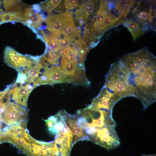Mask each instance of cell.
I'll list each match as a JSON object with an SVG mask.
<instances>
[{
    "label": "cell",
    "mask_w": 156,
    "mask_h": 156,
    "mask_svg": "<svg viewBox=\"0 0 156 156\" xmlns=\"http://www.w3.org/2000/svg\"><path fill=\"white\" fill-rule=\"evenodd\" d=\"M130 96L140 100L144 109L156 101V57L146 47L119 60Z\"/></svg>",
    "instance_id": "6da1fadb"
},
{
    "label": "cell",
    "mask_w": 156,
    "mask_h": 156,
    "mask_svg": "<svg viewBox=\"0 0 156 156\" xmlns=\"http://www.w3.org/2000/svg\"><path fill=\"white\" fill-rule=\"evenodd\" d=\"M112 112V109L88 107L79 110V115L85 119L87 127H92L95 130L92 141L94 143L98 144L104 140H112L117 136Z\"/></svg>",
    "instance_id": "7a4b0ae2"
},
{
    "label": "cell",
    "mask_w": 156,
    "mask_h": 156,
    "mask_svg": "<svg viewBox=\"0 0 156 156\" xmlns=\"http://www.w3.org/2000/svg\"><path fill=\"white\" fill-rule=\"evenodd\" d=\"M3 58L4 62L8 65L15 69L18 73L25 75L38 63L37 57L29 55L25 56L9 46L5 48Z\"/></svg>",
    "instance_id": "3957f363"
},
{
    "label": "cell",
    "mask_w": 156,
    "mask_h": 156,
    "mask_svg": "<svg viewBox=\"0 0 156 156\" xmlns=\"http://www.w3.org/2000/svg\"><path fill=\"white\" fill-rule=\"evenodd\" d=\"M135 1L132 8L131 20L140 24L146 30L155 29L156 10L152 1Z\"/></svg>",
    "instance_id": "277c9868"
},
{
    "label": "cell",
    "mask_w": 156,
    "mask_h": 156,
    "mask_svg": "<svg viewBox=\"0 0 156 156\" xmlns=\"http://www.w3.org/2000/svg\"><path fill=\"white\" fill-rule=\"evenodd\" d=\"M26 108L14 102H10L1 115L0 118L5 125L26 127L28 121Z\"/></svg>",
    "instance_id": "5b68a950"
},
{
    "label": "cell",
    "mask_w": 156,
    "mask_h": 156,
    "mask_svg": "<svg viewBox=\"0 0 156 156\" xmlns=\"http://www.w3.org/2000/svg\"><path fill=\"white\" fill-rule=\"evenodd\" d=\"M43 71H40L34 82L38 85H53L57 83H70V78L62 73L58 66L51 65L46 66Z\"/></svg>",
    "instance_id": "8992f818"
},
{
    "label": "cell",
    "mask_w": 156,
    "mask_h": 156,
    "mask_svg": "<svg viewBox=\"0 0 156 156\" xmlns=\"http://www.w3.org/2000/svg\"><path fill=\"white\" fill-rule=\"evenodd\" d=\"M8 92L10 99L15 103L27 107V101L29 96L32 90L37 86L34 83H21L15 82L10 85Z\"/></svg>",
    "instance_id": "52a82bcc"
},
{
    "label": "cell",
    "mask_w": 156,
    "mask_h": 156,
    "mask_svg": "<svg viewBox=\"0 0 156 156\" xmlns=\"http://www.w3.org/2000/svg\"><path fill=\"white\" fill-rule=\"evenodd\" d=\"M9 127L3 132L1 143L7 142L11 143L24 154L28 156H34L31 144L23 138L10 130Z\"/></svg>",
    "instance_id": "ba28073f"
},
{
    "label": "cell",
    "mask_w": 156,
    "mask_h": 156,
    "mask_svg": "<svg viewBox=\"0 0 156 156\" xmlns=\"http://www.w3.org/2000/svg\"><path fill=\"white\" fill-rule=\"evenodd\" d=\"M60 112L73 134L72 146L75 142L80 140H89L88 137L83 132L82 129L78 124L77 115H70L65 111Z\"/></svg>",
    "instance_id": "9c48e42d"
},
{
    "label": "cell",
    "mask_w": 156,
    "mask_h": 156,
    "mask_svg": "<svg viewBox=\"0 0 156 156\" xmlns=\"http://www.w3.org/2000/svg\"><path fill=\"white\" fill-rule=\"evenodd\" d=\"M43 20L41 14L34 12L32 6L26 9L24 14V24L32 30L40 27Z\"/></svg>",
    "instance_id": "30bf717a"
},
{
    "label": "cell",
    "mask_w": 156,
    "mask_h": 156,
    "mask_svg": "<svg viewBox=\"0 0 156 156\" xmlns=\"http://www.w3.org/2000/svg\"><path fill=\"white\" fill-rule=\"evenodd\" d=\"M123 23L130 32L134 41L147 31L141 24L130 19L125 20Z\"/></svg>",
    "instance_id": "8fae6325"
},
{
    "label": "cell",
    "mask_w": 156,
    "mask_h": 156,
    "mask_svg": "<svg viewBox=\"0 0 156 156\" xmlns=\"http://www.w3.org/2000/svg\"><path fill=\"white\" fill-rule=\"evenodd\" d=\"M48 27L61 31L65 25L64 14H49L45 20Z\"/></svg>",
    "instance_id": "7c38bea8"
},
{
    "label": "cell",
    "mask_w": 156,
    "mask_h": 156,
    "mask_svg": "<svg viewBox=\"0 0 156 156\" xmlns=\"http://www.w3.org/2000/svg\"><path fill=\"white\" fill-rule=\"evenodd\" d=\"M70 83L83 86H89L90 82L87 79L84 68H77L74 75L71 78Z\"/></svg>",
    "instance_id": "4fadbf2b"
},
{
    "label": "cell",
    "mask_w": 156,
    "mask_h": 156,
    "mask_svg": "<svg viewBox=\"0 0 156 156\" xmlns=\"http://www.w3.org/2000/svg\"><path fill=\"white\" fill-rule=\"evenodd\" d=\"M96 1L94 0H89L83 3L76 11L77 19H86L88 16L93 12Z\"/></svg>",
    "instance_id": "5bb4252c"
},
{
    "label": "cell",
    "mask_w": 156,
    "mask_h": 156,
    "mask_svg": "<svg viewBox=\"0 0 156 156\" xmlns=\"http://www.w3.org/2000/svg\"><path fill=\"white\" fill-rule=\"evenodd\" d=\"M62 56L61 66H58V68L62 73L71 78L75 75L77 67L69 61L62 55Z\"/></svg>",
    "instance_id": "9a60e30c"
},
{
    "label": "cell",
    "mask_w": 156,
    "mask_h": 156,
    "mask_svg": "<svg viewBox=\"0 0 156 156\" xmlns=\"http://www.w3.org/2000/svg\"><path fill=\"white\" fill-rule=\"evenodd\" d=\"M62 55L71 63L75 65H79L78 50L75 48L69 47L62 50Z\"/></svg>",
    "instance_id": "2e32d148"
},
{
    "label": "cell",
    "mask_w": 156,
    "mask_h": 156,
    "mask_svg": "<svg viewBox=\"0 0 156 156\" xmlns=\"http://www.w3.org/2000/svg\"><path fill=\"white\" fill-rule=\"evenodd\" d=\"M9 129L10 130L24 138L30 144H36L37 141L32 138L23 127L18 126H10Z\"/></svg>",
    "instance_id": "e0dca14e"
},
{
    "label": "cell",
    "mask_w": 156,
    "mask_h": 156,
    "mask_svg": "<svg viewBox=\"0 0 156 156\" xmlns=\"http://www.w3.org/2000/svg\"><path fill=\"white\" fill-rule=\"evenodd\" d=\"M61 31L62 35L65 37L74 39L77 37L81 38L80 31L75 25L64 26Z\"/></svg>",
    "instance_id": "ac0fdd59"
},
{
    "label": "cell",
    "mask_w": 156,
    "mask_h": 156,
    "mask_svg": "<svg viewBox=\"0 0 156 156\" xmlns=\"http://www.w3.org/2000/svg\"><path fill=\"white\" fill-rule=\"evenodd\" d=\"M43 38L45 41L47 49H49L59 53V52L62 50V49L55 41L51 38L43 31H41Z\"/></svg>",
    "instance_id": "d6986e66"
},
{
    "label": "cell",
    "mask_w": 156,
    "mask_h": 156,
    "mask_svg": "<svg viewBox=\"0 0 156 156\" xmlns=\"http://www.w3.org/2000/svg\"><path fill=\"white\" fill-rule=\"evenodd\" d=\"M60 55L57 52L50 50L49 52H45L43 55L51 64L57 65Z\"/></svg>",
    "instance_id": "ffe728a7"
},
{
    "label": "cell",
    "mask_w": 156,
    "mask_h": 156,
    "mask_svg": "<svg viewBox=\"0 0 156 156\" xmlns=\"http://www.w3.org/2000/svg\"><path fill=\"white\" fill-rule=\"evenodd\" d=\"M61 0H52L45 2L41 3V6L45 11L50 13L54 9L56 8L60 4Z\"/></svg>",
    "instance_id": "44dd1931"
},
{
    "label": "cell",
    "mask_w": 156,
    "mask_h": 156,
    "mask_svg": "<svg viewBox=\"0 0 156 156\" xmlns=\"http://www.w3.org/2000/svg\"><path fill=\"white\" fill-rule=\"evenodd\" d=\"M79 1L76 0H65L64 3L66 8L72 9L77 6Z\"/></svg>",
    "instance_id": "7402d4cb"
},
{
    "label": "cell",
    "mask_w": 156,
    "mask_h": 156,
    "mask_svg": "<svg viewBox=\"0 0 156 156\" xmlns=\"http://www.w3.org/2000/svg\"><path fill=\"white\" fill-rule=\"evenodd\" d=\"M44 121L48 129L52 127L57 121L49 119L45 120Z\"/></svg>",
    "instance_id": "603a6c76"
},
{
    "label": "cell",
    "mask_w": 156,
    "mask_h": 156,
    "mask_svg": "<svg viewBox=\"0 0 156 156\" xmlns=\"http://www.w3.org/2000/svg\"><path fill=\"white\" fill-rule=\"evenodd\" d=\"M32 7L33 10L35 13L40 12L41 8L39 5L38 4H34L32 6Z\"/></svg>",
    "instance_id": "cb8c5ba5"
},
{
    "label": "cell",
    "mask_w": 156,
    "mask_h": 156,
    "mask_svg": "<svg viewBox=\"0 0 156 156\" xmlns=\"http://www.w3.org/2000/svg\"><path fill=\"white\" fill-rule=\"evenodd\" d=\"M3 123V122L0 120V143H1L2 140L3 136L2 129H1Z\"/></svg>",
    "instance_id": "d4e9b609"
},
{
    "label": "cell",
    "mask_w": 156,
    "mask_h": 156,
    "mask_svg": "<svg viewBox=\"0 0 156 156\" xmlns=\"http://www.w3.org/2000/svg\"><path fill=\"white\" fill-rule=\"evenodd\" d=\"M142 156H156V154L150 155V154H144L142 155Z\"/></svg>",
    "instance_id": "484cf974"
},
{
    "label": "cell",
    "mask_w": 156,
    "mask_h": 156,
    "mask_svg": "<svg viewBox=\"0 0 156 156\" xmlns=\"http://www.w3.org/2000/svg\"></svg>",
    "instance_id": "4316f807"
}]
</instances>
